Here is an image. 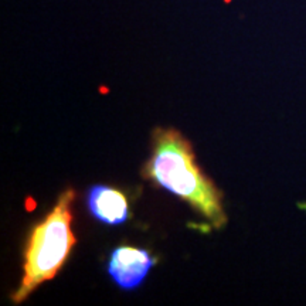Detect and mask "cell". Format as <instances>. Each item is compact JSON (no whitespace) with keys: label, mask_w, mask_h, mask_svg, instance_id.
I'll use <instances>...</instances> for the list:
<instances>
[{"label":"cell","mask_w":306,"mask_h":306,"mask_svg":"<svg viewBox=\"0 0 306 306\" xmlns=\"http://www.w3.org/2000/svg\"><path fill=\"white\" fill-rule=\"evenodd\" d=\"M143 176L186 201L211 227L221 228L227 223L221 192L203 175L190 142L179 131L154 129L152 156L145 165Z\"/></svg>","instance_id":"1"},{"label":"cell","mask_w":306,"mask_h":306,"mask_svg":"<svg viewBox=\"0 0 306 306\" xmlns=\"http://www.w3.org/2000/svg\"><path fill=\"white\" fill-rule=\"evenodd\" d=\"M87 204L92 217L108 225L124 224L129 217L126 196L105 184H95L87 192Z\"/></svg>","instance_id":"4"},{"label":"cell","mask_w":306,"mask_h":306,"mask_svg":"<svg viewBox=\"0 0 306 306\" xmlns=\"http://www.w3.org/2000/svg\"><path fill=\"white\" fill-rule=\"evenodd\" d=\"M74 196V190H66L53 210L31 230L24 252L23 279L12 296L14 304L23 302L39 285L54 278L66 264L75 245V236L71 230Z\"/></svg>","instance_id":"2"},{"label":"cell","mask_w":306,"mask_h":306,"mask_svg":"<svg viewBox=\"0 0 306 306\" xmlns=\"http://www.w3.org/2000/svg\"><path fill=\"white\" fill-rule=\"evenodd\" d=\"M154 264L149 251L131 245H121L112 251L108 274L122 289H135L145 281Z\"/></svg>","instance_id":"3"}]
</instances>
